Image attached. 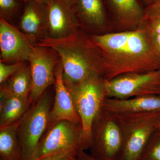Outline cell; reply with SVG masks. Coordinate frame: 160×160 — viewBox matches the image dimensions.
I'll list each match as a JSON object with an SVG mask.
<instances>
[{"mask_svg": "<svg viewBox=\"0 0 160 160\" xmlns=\"http://www.w3.org/2000/svg\"><path fill=\"white\" fill-rule=\"evenodd\" d=\"M19 1L25 3L27 2H29V1H35V2H38L46 5L47 3L49 2L51 0H19Z\"/></svg>", "mask_w": 160, "mask_h": 160, "instance_id": "obj_28", "label": "cell"}, {"mask_svg": "<svg viewBox=\"0 0 160 160\" xmlns=\"http://www.w3.org/2000/svg\"><path fill=\"white\" fill-rule=\"evenodd\" d=\"M72 8L80 28L88 34L112 32L104 0H75Z\"/></svg>", "mask_w": 160, "mask_h": 160, "instance_id": "obj_12", "label": "cell"}, {"mask_svg": "<svg viewBox=\"0 0 160 160\" xmlns=\"http://www.w3.org/2000/svg\"><path fill=\"white\" fill-rule=\"evenodd\" d=\"M22 149L18 135V122L0 127V160H22Z\"/></svg>", "mask_w": 160, "mask_h": 160, "instance_id": "obj_18", "label": "cell"}, {"mask_svg": "<svg viewBox=\"0 0 160 160\" xmlns=\"http://www.w3.org/2000/svg\"><path fill=\"white\" fill-rule=\"evenodd\" d=\"M112 32L137 29L146 18V7L140 0H104Z\"/></svg>", "mask_w": 160, "mask_h": 160, "instance_id": "obj_11", "label": "cell"}, {"mask_svg": "<svg viewBox=\"0 0 160 160\" xmlns=\"http://www.w3.org/2000/svg\"><path fill=\"white\" fill-rule=\"evenodd\" d=\"M77 160H98L94 158L89 154L87 153L85 151L81 152L77 156Z\"/></svg>", "mask_w": 160, "mask_h": 160, "instance_id": "obj_26", "label": "cell"}, {"mask_svg": "<svg viewBox=\"0 0 160 160\" xmlns=\"http://www.w3.org/2000/svg\"><path fill=\"white\" fill-rule=\"evenodd\" d=\"M150 32L151 33L152 37V39L153 40L155 45L156 46L158 50L160 52V34L152 33V32Z\"/></svg>", "mask_w": 160, "mask_h": 160, "instance_id": "obj_27", "label": "cell"}, {"mask_svg": "<svg viewBox=\"0 0 160 160\" xmlns=\"http://www.w3.org/2000/svg\"><path fill=\"white\" fill-rule=\"evenodd\" d=\"M141 160H160V127L152 133Z\"/></svg>", "mask_w": 160, "mask_h": 160, "instance_id": "obj_20", "label": "cell"}, {"mask_svg": "<svg viewBox=\"0 0 160 160\" xmlns=\"http://www.w3.org/2000/svg\"><path fill=\"white\" fill-rule=\"evenodd\" d=\"M52 101L51 95L46 91L18 121L22 160H33L40 141L49 126Z\"/></svg>", "mask_w": 160, "mask_h": 160, "instance_id": "obj_5", "label": "cell"}, {"mask_svg": "<svg viewBox=\"0 0 160 160\" xmlns=\"http://www.w3.org/2000/svg\"><path fill=\"white\" fill-rule=\"evenodd\" d=\"M19 0H0V17L7 21L15 15L20 7Z\"/></svg>", "mask_w": 160, "mask_h": 160, "instance_id": "obj_21", "label": "cell"}, {"mask_svg": "<svg viewBox=\"0 0 160 160\" xmlns=\"http://www.w3.org/2000/svg\"><path fill=\"white\" fill-rule=\"evenodd\" d=\"M25 62L7 64L0 62V84L3 85L9 78L26 65Z\"/></svg>", "mask_w": 160, "mask_h": 160, "instance_id": "obj_22", "label": "cell"}, {"mask_svg": "<svg viewBox=\"0 0 160 160\" xmlns=\"http://www.w3.org/2000/svg\"><path fill=\"white\" fill-rule=\"evenodd\" d=\"M78 155L74 152H62L46 156L37 160H77Z\"/></svg>", "mask_w": 160, "mask_h": 160, "instance_id": "obj_23", "label": "cell"}, {"mask_svg": "<svg viewBox=\"0 0 160 160\" xmlns=\"http://www.w3.org/2000/svg\"><path fill=\"white\" fill-rule=\"evenodd\" d=\"M146 15L160 17V0H152V2L145 9Z\"/></svg>", "mask_w": 160, "mask_h": 160, "instance_id": "obj_25", "label": "cell"}, {"mask_svg": "<svg viewBox=\"0 0 160 160\" xmlns=\"http://www.w3.org/2000/svg\"><path fill=\"white\" fill-rule=\"evenodd\" d=\"M84 150L82 124L64 120L48 127L40 141L33 160L62 152L78 154Z\"/></svg>", "mask_w": 160, "mask_h": 160, "instance_id": "obj_7", "label": "cell"}, {"mask_svg": "<svg viewBox=\"0 0 160 160\" xmlns=\"http://www.w3.org/2000/svg\"><path fill=\"white\" fill-rule=\"evenodd\" d=\"M35 43L9 23L0 18L1 62L18 63L28 61Z\"/></svg>", "mask_w": 160, "mask_h": 160, "instance_id": "obj_10", "label": "cell"}, {"mask_svg": "<svg viewBox=\"0 0 160 160\" xmlns=\"http://www.w3.org/2000/svg\"><path fill=\"white\" fill-rule=\"evenodd\" d=\"M68 5L71 7H73V5L75 2V0H64Z\"/></svg>", "mask_w": 160, "mask_h": 160, "instance_id": "obj_30", "label": "cell"}, {"mask_svg": "<svg viewBox=\"0 0 160 160\" xmlns=\"http://www.w3.org/2000/svg\"><path fill=\"white\" fill-rule=\"evenodd\" d=\"M63 73L61 60L56 70L55 95L50 112L48 127L64 120L81 124V119L75 107L71 94L63 81Z\"/></svg>", "mask_w": 160, "mask_h": 160, "instance_id": "obj_14", "label": "cell"}, {"mask_svg": "<svg viewBox=\"0 0 160 160\" xmlns=\"http://www.w3.org/2000/svg\"><path fill=\"white\" fill-rule=\"evenodd\" d=\"M159 127H160V124H159Z\"/></svg>", "mask_w": 160, "mask_h": 160, "instance_id": "obj_31", "label": "cell"}, {"mask_svg": "<svg viewBox=\"0 0 160 160\" xmlns=\"http://www.w3.org/2000/svg\"><path fill=\"white\" fill-rule=\"evenodd\" d=\"M103 108L120 115L160 111V95H146L126 99L107 98Z\"/></svg>", "mask_w": 160, "mask_h": 160, "instance_id": "obj_16", "label": "cell"}, {"mask_svg": "<svg viewBox=\"0 0 160 160\" xmlns=\"http://www.w3.org/2000/svg\"><path fill=\"white\" fill-rule=\"evenodd\" d=\"M90 36L102 52L103 77L106 80L126 73L160 69V52L145 19L133 30Z\"/></svg>", "mask_w": 160, "mask_h": 160, "instance_id": "obj_1", "label": "cell"}, {"mask_svg": "<svg viewBox=\"0 0 160 160\" xmlns=\"http://www.w3.org/2000/svg\"><path fill=\"white\" fill-rule=\"evenodd\" d=\"M46 5L48 37L63 38L80 28L73 8L64 0H51Z\"/></svg>", "mask_w": 160, "mask_h": 160, "instance_id": "obj_13", "label": "cell"}, {"mask_svg": "<svg viewBox=\"0 0 160 160\" xmlns=\"http://www.w3.org/2000/svg\"><path fill=\"white\" fill-rule=\"evenodd\" d=\"M120 115L125 136L119 160H141L152 133L159 127L160 111Z\"/></svg>", "mask_w": 160, "mask_h": 160, "instance_id": "obj_6", "label": "cell"}, {"mask_svg": "<svg viewBox=\"0 0 160 160\" xmlns=\"http://www.w3.org/2000/svg\"><path fill=\"white\" fill-rule=\"evenodd\" d=\"M32 79L29 65H24L3 85L1 90L8 94L22 98H29Z\"/></svg>", "mask_w": 160, "mask_h": 160, "instance_id": "obj_19", "label": "cell"}, {"mask_svg": "<svg viewBox=\"0 0 160 160\" xmlns=\"http://www.w3.org/2000/svg\"><path fill=\"white\" fill-rule=\"evenodd\" d=\"M60 61L59 55L54 49L35 45L28 61L31 74L29 96L31 105L42 97L49 86L55 84L56 70Z\"/></svg>", "mask_w": 160, "mask_h": 160, "instance_id": "obj_9", "label": "cell"}, {"mask_svg": "<svg viewBox=\"0 0 160 160\" xmlns=\"http://www.w3.org/2000/svg\"><path fill=\"white\" fill-rule=\"evenodd\" d=\"M35 45L58 52L63 66V81L68 89L77 86L90 75L103 77L102 52L90 35L81 28L67 37L55 39L46 37Z\"/></svg>", "mask_w": 160, "mask_h": 160, "instance_id": "obj_2", "label": "cell"}, {"mask_svg": "<svg viewBox=\"0 0 160 160\" xmlns=\"http://www.w3.org/2000/svg\"></svg>", "mask_w": 160, "mask_h": 160, "instance_id": "obj_32", "label": "cell"}, {"mask_svg": "<svg viewBox=\"0 0 160 160\" xmlns=\"http://www.w3.org/2000/svg\"><path fill=\"white\" fill-rule=\"evenodd\" d=\"M124 133L121 116L103 108L92 127L89 154L98 160H119L124 146Z\"/></svg>", "mask_w": 160, "mask_h": 160, "instance_id": "obj_4", "label": "cell"}, {"mask_svg": "<svg viewBox=\"0 0 160 160\" xmlns=\"http://www.w3.org/2000/svg\"><path fill=\"white\" fill-rule=\"evenodd\" d=\"M0 127L18 122L30 106L29 98H22L0 91Z\"/></svg>", "mask_w": 160, "mask_h": 160, "instance_id": "obj_17", "label": "cell"}, {"mask_svg": "<svg viewBox=\"0 0 160 160\" xmlns=\"http://www.w3.org/2000/svg\"><path fill=\"white\" fill-rule=\"evenodd\" d=\"M68 89L81 119L84 150L89 149L92 127L108 98L106 79L99 74L90 75L77 86Z\"/></svg>", "mask_w": 160, "mask_h": 160, "instance_id": "obj_3", "label": "cell"}, {"mask_svg": "<svg viewBox=\"0 0 160 160\" xmlns=\"http://www.w3.org/2000/svg\"><path fill=\"white\" fill-rule=\"evenodd\" d=\"M107 97L126 99L135 97L160 95V69L120 75L106 80Z\"/></svg>", "mask_w": 160, "mask_h": 160, "instance_id": "obj_8", "label": "cell"}, {"mask_svg": "<svg viewBox=\"0 0 160 160\" xmlns=\"http://www.w3.org/2000/svg\"><path fill=\"white\" fill-rule=\"evenodd\" d=\"M145 21L150 32L160 34V17L146 15Z\"/></svg>", "mask_w": 160, "mask_h": 160, "instance_id": "obj_24", "label": "cell"}, {"mask_svg": "<svg viewBox=\"0 0 160 160\" xmlns=\"http://www.w3.org/2000/svg\"><path fill=\"white\" fill-rule=\"evenodd\" d=\"M145 7L149 6L152 2V0H140Z\"/></svg>", "mask_w": 160, "mask_h": 160, "instance_id": "obj_29", "label": "cell"}, {"mask_svg": "<svg viewBox=\"0 0 160 160\" xmlns=\"http://www.w3.org/2000/svg\"><path fill=\"white\" fill-rule=\"evenodd\" d=\"M25 3L18 29L36 43L47 36L46 5L35 1Z\"/></svg>", "mask_w": 160, "mask_h": 160, "instance_id": "obj_15", "label": "cell"}]
</instances>
